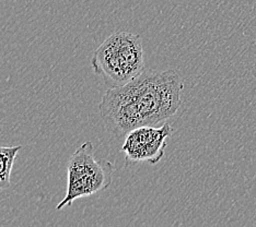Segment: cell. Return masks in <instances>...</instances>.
<instances>
[{
  "label": "cell",
  "mask_w": 256,
  "mask_h": 227,
  "mask_svg": "<svg viewBox=\"0 0 256 227\" xmlns=\"http://www.w3.org/2000/svg\"><path fill=\"white\" fill-rule=\"evenodd\" d=\"M183 89V80L174 70L144 69L130 82L104 93L98 113L110 135L125 138L138 127L156 126L176 115Z\"/></svg>",
  "instance_id": "6da1fadb"
},
{
  "label": "cell",
  "mask_w": 256,
  "mask_h": 227,
  "mask_svg": "<svg viewBox=\"0 0 256 227\" xmlns=\"http://www.w3.org/2000/svg\"><path fill=\"white\" fill-rule=\"evenodd\" d=\"M96 74L113 86L123 85L144 70L142 37L130 32H116L96 49L91 59Z\"/></svg>",
  "instance_id": "7a4b0ae2"
},
{
  "label": "cell",
  "mask_w": 256,
  "mask_h": 227,
  "mask_svg": "<svg viewBox=\"0 0 256 227\" xmlns=\"http://www.w3.org/2000/svg\"><path fill=\"white\" fill-rule=\"evenodd\" d=\"M114 166L108 160L96 157L92 141H86L74 151L67 164L66 196L56 206L62 210L72 202L106 190L113 180Z\"/></svg>",
  "instance_id": "3957f363"
},
{
  "label": "cell",
  "mask_w": 256,
  "mask_h": 227,
  "mask_svg": "<svg viewBox=\"0 0 256 227\" xmlns=\"http://www.w3.org/2000/svg\"><path fill=\"white\" fill-rule=\"evenodd\" d=\"M170 124L161 127L142 126L130 131L126 135L120 152L125 154V165L130 166L139 162L156 164L164 155L166 140L172 136Z\"/></svg>",
  "instance_id": "277c9868"
},
{
  "label": "cell",
  "mask_w": 256,
  "mask_h": 227,
  "mask_svg": "<svg viewBox=\"0 0 256 227\" xmlns=\"http://www.w3.org/2000/svg\"><path fill=\"white\" fill-rule=\"evenodd\" d=\"M18 147H2L0 145V191L7 190L11 186V173L19 151Z\"/></svg>",
  "instance_id": "5b68a950"
}]
</instances>
